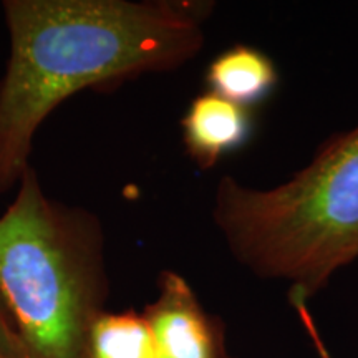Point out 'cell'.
<instances>
[{
	"label": "cell",
	"mask_w": 358,
	"mask_h": 358,
	"mask_svg": "<svg viewBox=\"0 0 358 358\" xmlns=\"http://www.w3.org/2000/svg\"><path fill=\"white\" fill-rule=\"evenodd\" d=\"M153 335L156 358H234L226 325L208 312L186 277L163 271L158 292L143 310Z\"/></svg>",
	"instance_id": "277c9868"
},
{
	"label": "cell",
	"mask_w": 358,
	"mask_h": 358,
	"mask_svg": "<svg viewBox=\"0 0 358 358\" xmlns=\"http://www.w3.org/2000/svg\"><path fill=\"white\" fill-rule=\"evenodd\" d=\"M213 221L241 266L284 280L308 302L358 261V123L335 133L287 181L254 187L219 179Z\"/></svg>",
	"instance_id": "7a4b0ae2"
},
{
	"label": "cell",
	"mask_w": 358,
	"mask_h": 358,
	"mask_svg": "<svg viewBox=\"0 0 358 358\" xmlns=\"http://www.w3.org/2000/svg\"><path fill=\"white\" fill-rule=\"evenodd\" d=\"M290 306H292L295 308V312H297L299 320H301L303 330H306L308 338H310L313 350H315L317 357H319V358H334L332 353H330L329 348H327L324 338H322L320 330H319V327H317L315 320H313L310 310H308V302H306V301H290Z\"/></svg>",
	"instance_id": "9c48e42d"
},
{
	"label": "cell",
	"mask_w": 358,
	"mask_h": 358,
	"mask_svg": "<svg viewBox=\"0 0 358 358\" xmlns=\"http://www.w3.org/2000/svg\"><path fill=\"white\" fill-rule=\"evenodd\" d=\"M85 358H156L153 335L143 312L103 310L87 335Z\"/></svg>",
	"instance_id": "52a82bcc"
},
{
	"label": "cell",
	"mask_w": 358,
	"mask_h": 358,
	"mask_svg": "<svg viewBox=\"0 0 358 358\" xmlns=\"http://www.w3.org/2000/svg\"><path fill=\"white\" fill-rule=\"evenodd\" d=\"M204 80L209 92L250 110L274 92L279 71L267 53L237 43L213 58Z\"/></svg>",
	"instance_id": "8992f818"
},
{
	"label": "cell",
	"mask_w": 358,
	"mask_h": 358,
	"mask_svg": "<svg viewBox=\"0 0 358 358\" xmlns=\"http://www.w3.org/2000/svg\"><path fill=\"white\" fill-rule=\"evenodd\" d=\"M0 292L25 358H85L110 294L95 214L52 199L30 166L0 216Z\"/></svg>",
	"instance_id": "3957f363"
},
{
	"label": "cell",
	"mask_w": 358,
	"mask_h": 358,
	"mask_svg": "<svg viewBox=\"0 0 358 358\" xmlns=\"http://www.w3.org/2000/svg\"><path fill=\"white\" fill-rule=\"evenodd\" d=\"M250 134V110L209 90L192 98L181 118L186 155L201 171L216 168L224 156L241 150Z\"/></svg>",
	"instance_id": "5b68a950"
},
{
	"label": "cell",
	"mask_w": 358,
	"mask_h": 358,
	"mask_svg": "<svg viewBox=\"0 0 358 358\" xmlns=\"http://www.w3.org/2000/svg\"><path fill=\"white\" fill-rule=\"evenodd\" d=\"M0 78V194L17 187L35 134L75 93L168 73L204 47L214 3L191 0H6Z\"/></svg>",
	"instance_id": "6da1fadb"
},
{
	"label": "cell",
	"mask_w": 358,
	"mask_h": 358,
	"mask_svg": "<svg viewBox=\"0 0 358 358\" xmlns=\"http://www.w3.org/2000/svg\"><path fill=\"white\" fill-rule=\"evenodd\" d=\"M0 358H25L10 312L0 292Z\"/></svg>",
	"instance_id": "ba28073f"
}]
</instances>
